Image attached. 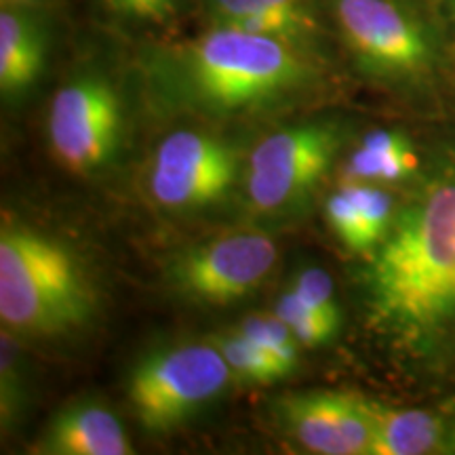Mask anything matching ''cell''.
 Here are the masks:
<instances>
[{
	"label": "cell",
	"instance_id": "1",
	"mask_svg": "<svg viewBox=\"0 0 455 455\" xmlns=\"http://www.w3.org/2000/svg\"><path fill=\"white\" fill-rule=\"evenodd\" d=\"M375 316L426 333L455 310V178L435 181L392 221L367 275Z\"/></svg>",
	"mask_w": 455,
	"mask_h": 455
},
{
	"label": "cell",
	"instance_id": "2",
	"mask_svg": "<svg viewBox=\"0 0 455 455\" xmlns=\"http://www.w3.org/2000/svg\"><path fill=\"white\" fill-rule=\"evenodd\" d=\"M158 64L171 100L221 116L275 104L315 78L299 44L226 26L164 51Z\"/></svg>",
	"mask_w": 455,
	"mask_h": 455
},
{
	"label": "cell",
	"instance_id": "3",
	"mask_svg": "<svg viewBox=\"0 0 455 455\" xmlns=\"http://www.w3.org/2000/svg\"><path fill=\"white\" fill-rule=\"evenodd\" d=\"M95 293L64 243L26 226L0 232V318L26 335H60L93 315Z\"/></svg>",
	"mask_w": 455,
	"mask_h": 455
},
{
	"label": "cell",
	"instance_id": "4",
	"mask_svg": "<svg viewBox=\"0 0 455 455\" xmlns=\"http://www.w3.org/2000/svg\"><path fill=\"white\" fill-rule=\"evenodd\" d=\"M235 379L213 341L152 352L129 379V401L140 424L167 432L220 396Z\"/></svg>",
	"mask_w": 455,
	"mask_h": 455
},
{
	"label": "cell",
	"instance_id": "5",
	"mask_svg": "<svg viewBox=\"0 0 455 455\" xmlns=\"http://www.w3.org/2000/svg\"><path fill=\"white\" fill-rule=\"evenodd\" d=\"M335 24L356 64L388 81H415L432 70L430 28L401 0H335Z\"/></svg>",
	"mask_w": 455,
	"mask_h": 455
},
{
	"label": "cell",
	"instance_id": "6",
	"mask_svg": "<svg viewBox=\"0 0 455 455\" xmlns=\"http://www.w3.org/2000/svg\"><path fill=\"white\" fill-rule=\"evenodd\" d=\"M338 148V131L329 124H304L268 135L249 156V203L261 213L293 204L321 181Z\"/></svg>",
	"mask_w": 455,
	"mask_h": 455
},
{
	"label": "cell",
	"instance_id": "7",
	"mask_svg": "<svg viewBox=\"0 0 455 455\" xmlns=\"http://www.w3.org/2000/svg\"><path fill=\"white\" fill-rule=\"evenodd\" d=\"M121 123V101L112 84L95 76L76 78L51 101V150L66 169L91 173L116 152Z\"/></svg>",
	"mask_w": 455,
	"mask_h": 455
},
{
	"label": "cell",
	"instance_id": "8",
	"mask_svg": "<svg viewBox=\"0 0 455 455\" xmlns=\"http://www.w3.org/2000/svg\"><path fill=\"white\" fill-rule=\"evenodd\" d=\"M236 152L224 140L175 131L158 144L150 192L167 209H192L224 198L236 180Z\"/></svg>",
	"mask_w": 455,
	"mask_h": 455
},
{
	"label": "cell",
	"instance_id": "9",
	"mask_svg": "<svg viewBox=\"0 0 455 455\" xmlns=\"http://www.w3.org/2000/svg\"><path fill=\"white\" fill-rule=\"evenodd\" d=\"M276 244L258 232H238L190 249L173 264V281L181 293L204 304H228L270 275Z\"/></svg>",
	"mask_w": 455,
	"mask_h": 455
},
{
	"label": "cell",
	"instance_id": "10",
	"mask_svg": "<svg viewBox=\"0 0 455 455\" xmlns=\"http://www.w3.org/2000/svg\"><path fill=\"white\" fill-rule=\"evenodd\" d=\"M276 418L312 453L363 455L371 449V413L365 396L335 390L293 392L278 401Z\"/></svg>",
	"mask_w": 455,
	"mask_h": 455
},
{
	"label": "cell",
	"instance_id": "11",
	"mask_svg": "<svg viewBox=\"0 0 455 455\" xmlns=\"http://www.w3.org/2000/svg\"><path fill=\"white\" fill-rule=\"evenodd\" d=\"M41 451L55 455H127L133 453L121 419L93 401L74 403L55 415Z\"/></svg>",
	"mask_w": 455,
	"mask_h": 455
},
{
	"label": "cell",
	"instance_id": "12",
	"mask_svg": "<svg viewBox=\"0 0 455 455\" xmlns=\"http://www.w3.org/2000/svg\"><path fill=\"white\" fill-rule=\"evenodd\" d=\"M215 26L301 44L316 30L308 0H207Z\"/></svg>",
	"mask_w": 455,
	"mask_h": 455
},
{
	"label": "cell",
	"instance_id": "13",
	"mask_svg": "<svg viewBox=\"0 0 455 455\" xmlns=\"http://www.w3.org/2000/svg\"><path fill=\"white\" fill-rule=\"evenodd\" d=\"M369 403L371 413V449L369 455H424L443 445L441 419L424 409H396Z\"/></svg>",
	"mask_w": 455,
	"mask_h": 455
},
{
	"label": "cell",
	"instance_id": "14",
	"mask_svg": "<svg viewBox=\"0 0 455 455\" xmlns=\"http://www.w3.org/2000/svg\"><path fill=\"white\" fill-rule=\"evenodd\" d=\"M44 64V36L30 15L15 9L0 13V89L20 93L36 81Z\"/></svg>",
	"mask_w": 455,
	"mask_h": 455
},
{
	"label": "cell",
	"instance_id": "15",
	"mask_svg": "<svg viewBox=\"0 0 455 455\" xmlns=\"http://www.w3.org/2000/svg\"><path fill=\"white\" fill-rule=\"evenodd\" d=\"M212 341L224 355L232 375L243 379V382L270 384L284 378L281 367L259 346H255L251 339L244 338L241 331L215 335Z\"/></svg>",
	"mask_w": 455,
	"mask_h": 455
},
{
	"label": "cell",
	"instance_id": "16",
	"mask_svg": "<svg viewBox=\"0 0 455 455\" xmlns=\"http://www.w3.org/2000/svg\"><path fill=\"white\" fill-rule=\"evenodd\" d=\"M238 331L251 339L255 346H259L281 367L284 375H289L298 367L299 341L276 315L244 318Z\"/></svg>",
	"mask_w": 455,
	"mask_h": 455
},
{
	"label": "cell",
	"instance_id": "17",
	"mask_svg": "<svg viewBox=\"0 0 455 455\" xmlns=\"http://www.w3.org/2000/svg\"><path fill=\"white\" fill-rule=\"evenodd\" d=\"M419 161L413 148L405 150H371L358 146L350 156L348 175L355 180H378V181H401L411 178L418 171Z\"/></svg>",
	"mask_w": 455,
	"mask_h": 455
},
{
	"label": "cell",
	"instance_id": "18",
	"mask_svg": "<svg viewBox=\"0 0 455 455\" xmlns=\"http://www.w3.org/2000/svg\"><path fill=\"white\" fill-rule=\"evenodd\" d=\"M272 315L281 318L284 325L291 329V333L298 338L299 344L308 346V348L327 344L338 333V329H333L325 318H321L315 310L308 308L293 291L283 293L276 299Z\"/></svg>",
	"mask_w": 455,
	"mask_h": 455
},
{
	"label": "cell",
	"instance_id": "19",
	"mask_svg": "<svg viewBox=\"0 0 455 455\" xmlns=\"http://www.w3.org/2000/svg\"><path fill=\"white\" fill-rule=\"evenodd\" d=\"M325 213L329 220V226L333 228L335 235L339 236V241L350 247L352 251H367V249L375 247V241L365 224V218L358 212L356 203L348 196V192L344 188H339L338 192H333L327 198Z\"/></svg>",
	"mask_w": 455,
	"mask_h": 455
},
{
	"label": "cell",
	"instance_id": "20",
	"mask_svg": "<svg viewBox=\"0 0 455 455\" xmlns=\"http://www.w3.org/2000/svg\"><path fill=\"white\" fill-rule=\"evenodd\" d=\"M291 291L304 301L308 308L316 312L318 316L325 318V321L333 329H339V306L335 299V287L331 276L321 268H306L299 272L295 278Z\"/></svg>",
	"mask_w": 455,
	"mask_h": 455
},
{
	"label": "cell",
	"instance_id": "21",
	"mask_svg": "<svg viewBox=\"0 0 455 455\" xmlns=\"http://www.w3.org/2000/svg\"><path fill=\"white\" fill-rule=\"evenodd\" d=\"M352 201L356 203L358 212L365 218V224L371 232L375 244L382 243L386 235L390 232L392 221H395V212H392V198L386 195L382 188H375L369 184H356V181H350V184L341 186Z\"/></svg>",
	"mask_w": 455,
	"mask_h": 455
},
{
	"label": "cell",
	"instance_id": "22",
	"mask_svg": "<svg viewBox=\"0 0 455 455\" xmlns=\"http://www.w3.org/2000/svg\"><path fill=\"white\" fill-rule=\"evenodd\" d=\"M20 401V352L15 341L3 333V419L7 424L15 415Z\"/></svg>",
	"mask_w": 455,
	"mask_h": 455
},
{
	"label": "cell",
	"instance_id": "23",
	"mask_svg": "<svg viewBox=\"0 0 455 455\" xmlns=\"http://www.w3.org/2000/svg\"><path fill=\"white\" fill-rule=\"evenodd\" d=\"M114 13L144 21H163L175 13L180 0H104Z\"/></svg>",
	"mask_w": 455,
	"mask_h": 455
},
{
	"label": "cell",
	"instance_id": "24",
	"mask_svg": "<svg viewBox=\"0 0 455 455\" xmlns=\"http://www.w3.org/2000/svg\"><path fill=\"white\" fill-rule=\"evenodd\" d=\"M449 9H451V13L455 17V0H449Z\"/></svg>",
	"mask_w": 455,
	"mask_h": 455
}]
</instances>
